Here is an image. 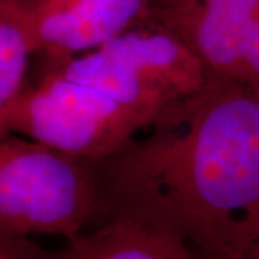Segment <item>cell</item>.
Listing matches in <instances>:
<instances>
[{
	"label": "cell",
	"instance_id": "30bf717a",
	"mask_svg": "<svg viewBox=\"0 0 259 259\" xmlns=\"http://www.w3.org/2000/svg\"><path fill=\"white\" fill-rule=\"evenodd\" d=\"M185 2H190V0H156V5L167 6V5H177V3H185Z\"/></svg>",
	"mask_w": 259,
	"mask_h": 259
},
{
	"label": "cell",
	"instance_id": "7a4b0ae2",
	"mask_svg": "<svg viewBox=\"0 0 259 259\" xmlns=\"http://www.w3.org/2000/svg\"><path fill=\"white\" fill-rule=\"evenodd\" d=\"M144 23L54 68L157 121L173 104L199 93L209 76L182 37L160 23Z\"/></svg>",
	"mask_w": 259,
	"mask_h": 259
},
{
	"label": "cell",
	"instance_id": "277c9868",
	"mask_svg": "<svg viewBox=\"0 0 259 259\" xmlns=\"http://www.w3.org/2000/svg\"><path fill=\"white\" fill-rule=\"evenodd\" d=\"M79 161L33 140L0 134V225L22 236L66 241L87 231L107 207Z\"/></svg>",
	"mask_w": 259,
	"mask_h": 259
},
{
	"label": "cell",
	"instance_id": "ba28073f",
	"mask_svg": "<svg viewBox=\"0 0 259 259\" xmlns=\"http://www.w3.org/2000/svg\"><path fill=\"white\" fill-rule=\"evenodd\" d=\"M0 259H52L36 245L0 225Z\"/></svg>",
	"mask_w": 259,
	"mask_h": 259
},
{
	"label": "cell",
	"instance_id": "52a82bcc",
	"mask_svg": "<svg viewBox=\"0 0 259 259\" xmlns=\"http://www.w3.org/2000/svg\"><path fill=\"white\" fill-rule=\"evenodd\" d=\"M33 54L36 49L25 0H0V115L25 88Z\"/></svg>",
	"mask_w": 259,
	"mask_h": 259
},
{
	"label": "cell",
	"instance_id": "3957f363",
	"mask_svg": "<svg viewBox=\"0 0 259 259\" xmlns=\"http://www.w3.org/2000/svg\"><path fill=\"white\" fill-rule=\"evenodd\" d=\"M154 122L52 66L35 85H25L0 115V134H20L76 160H104Z\"/></svg>",
	"mask_w": 259,
	"mask_h": 259
},
{
	"label": "cell",
	"instance_id": "9c48e42d",
	"mask_svg": "<svg viewBox=\"0 0 259 259\" xmlns=\"http://www.w3.org/2000/svg\"><path fill=\"white\" fill-rule=\"evenodd\" d=\"M238 259H259V239L253 242Z\"/></svg>",
	"mask_w": 259,
	"mask_h": 259
},
{
	"label": "cell",
	"instance_id": "6da1fadb",
	"mask_svg": "<svg viewBox=\"0 0 259 259\" xmlns=\"http://www.w3.org/2000/svg\"><path fill=\"white\" fill-rule=\"evenodd\" d=\"M150 128L112 156L107 213L168 229L207 258H239L259 239L258 95L209 79Z\"/></svg>",
	"mask_w": 259,
	"mask_h": 259
},
{
	"label": "cell",
	"instance_id": "8992f818",
	"mask_svg": "<svg viewBox=\"0 0 259 259\" xmlns=\"http://www.w3.org/2000/svg\"><path fill=\"white\" fill-rule=\"evenodd\" d=\"M55 259H210L176 233L128 214L105 222L68 241Z\"/></svg>",
	"mask_w": 259,
	"mask_h": 259
},
{
	"label": "cell",
	"instance_id": "5b68a950",
	"mask_svg": "<svg viewBox=\"0 0 259 259\" xmlns=\"http://www.w3.org/2000/svg\"><path fill=\"white\" fill-rule=\"evenodd\" d=\"M156 0H25L36 54L54 64L147 22Z\"/></svg>",
	"mask_w": 259,
	"mask_h": 259
}]
</instances>
